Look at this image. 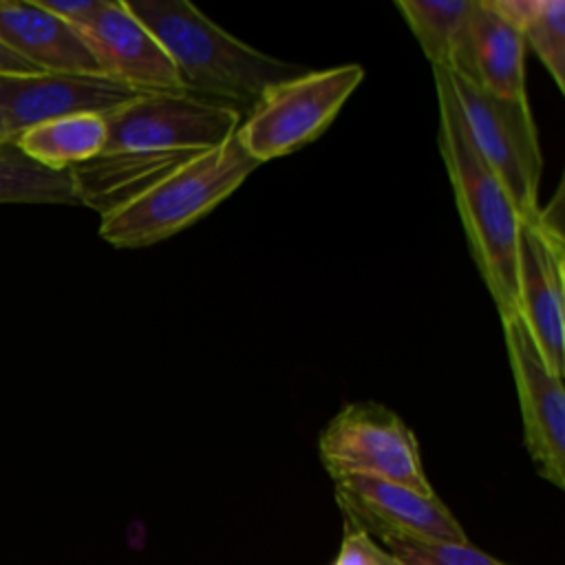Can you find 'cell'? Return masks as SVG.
Listing matches in <instances>:
<instances>
[{
  "label": "cell",
  "instance_id": "1",
  "mask_svg": "<svg viewBox=\"0 0 565 565\" xmlns=\"http://www.w3.org/2000/svg\"><path fill=\"white\" fill-rule=\"evenodd\" d=\"M439 104V154L452 183L472 260L501 322L519 316L516 245L521 218L501 181L479 154L444 68H433Z\"/></svg>",
  "mask_w": 565,
  "mask_h": 565
},
{
  "label": "cell",
  "instance_id": "2",
  "mask_svg": "<svg viewBox=\"0 0 565 565\" xmlns=\"http://www.w3.org/2000/svg\"><path fill=\"white\" fill-rule=\"evenodd\" d=\"M174 64L183 93L247 113L274 84L302 73L214 24L188 0H121Z\"/></svg>",
  "mask_w": 565,
  "mask_h": 565
},
{
  "label": "cell",
  "instance_id": "3",
  "mask_svg": "<svg viewBox=\"0 0 565 565\" xmlns=\"http://www.w3.org/2000/svg\"><path fill=\"white\" fill-rule=\"evenodd\" d=\"M260 163L232 135L192 157L132 203L102 216L99 236L115 247H148L212 212Z\"/></svg>",
  "mask_w": 565,
  "mask_h": 565
},
{
  "label": "cell",
  "instance_id": "4",
  "mask_svg": "<svg viewBox=\"0 0 565 565\" xmlns=\"http://www.w3.org/2000/svg\"><path fill=\"white\" fill-rule=\"evenodd\" d=\"M364 79L360 64L302 71L269 86L234 137L258 161L291 154L318 139Z\"/></svg>",
  "mask_w": 565,
  "mask_h": 565
},
{
  "label": "cell",
  "instance_id": "5",
  "mask_svg": "<svg viewBox=\"0 0 565 565\" xmlns=\"http://www.w3.org/2000/svg\"><path fill=\"white\" fill-rule=\"evenodd\" d=\"M448 73V71H446ZM472 141L501 181L521 221L539 214L543 154L527 99H503L448 73Z\"/></svg>",
  "mask_w": 565,
  "mask_h": 565
},
{
  "label": "cell",
  "instance_id": "6",
  "mask_svg": "<svg viewBox=\"0 0 565 565\" xmlns=\"http://www.w3.org/2000/svg\"><path fill=\"white\" fill-rule=\"evenodd\" d=\"M318 452L331 477L369 475L435 494L415 433L377 402L347 404L320 433Z\"/></svg>",
  "mask_w": 565,
  "mask_h": 565
},
{
  "label": "cell",
  "instance_id": "7",
  "mask_svg": "<svg viewBox=\"0 0 565 565\" xmlns=\"http://www.w3.org/2000/svg\"><path fill=\"white\" fill-rule=\"evenodd\" d=\"M243 115L188 93H141L104 117V152L196 150L225 143Z\"/></svg>",
  "mask_w": 565,
  "mask_h": 565
},
{
  "label": "cell",
  "instance_id": "8",
  "mask_svg": "<svg viewBox=\"0 0 565 565\" xmlns=\"http://www.w3.org/2000/svg\"><path fill=\"white\" fill-rule=\"evenodd\" d=\"M519 318L523 320L545 366L563 375V192L561 185L545 210L521 221L516 245Z\"/></svg>",
  "mask_w": 565,
  "mask_h": 565
},
{
  "label": "cell",
  "instance_id": "9",
  "mask_svg": "<svg viewBox=\"0 0 565 565\" xmlns=\"http://www.w3.org/2000/svg\"><path fill=\"white\" fill-rule=\"evenodd\" d=\"M508 360L523 417V441L539 475L565 488V393L563 375L552 373L539 355L523 320L503 322Z\"/></svg>",
  "mask_w": 565,
  "mask_h": 565
},
{
  "label": "cell",
  "instance_id": "10",
  "mask_svg": "<svg viewBox=\"0 0 565 565\" xmlns=\"http://www.w3.org/2000/svg\"><path fill=\"white\" fill-rule=\"evenodd\" d=\"M137 95L141 93L108 75L42 71L0 75V115L13 139L26 128L68 115L106 117Z\"/></svg>",
  "mask_w": 565,
  "mask_h": 565
},
{
  "label": "cell",
  "instance_id": "11",
  "mask_svg": "<svg viewBox=\"0 0 565 565\" xmlns=\"http://www.w3.org/2000/svg\"><path fill=\"white\" fill-rule=\"evenodd\" d=\"M77 33L104 75L137 93H183L181 77L163 46L121 0H106L104 9Z\"/></svg>",
  "mask_w": 565,
  "mask_h": 565
},
{
  "label": "cell",
  "instance_id": "12",
  "mask_svg": "<svg viewBox=\"0 0 565 565\" xmlns=\"http://www.w3.org/2000/svg\"><path fill=\"white\" fill-rule=\"evenodd\" d=\"M335 499L353 525L375 523L435 541L468 543L463 527L437 494H422L406 486L369 477H333Z\"/></svg>",
  "mask_w": 565,
  "mask_h": 565
},
{
  "label": "cell",
  "instance_id": "13",
  "mask_svg": "<svg viewBox=\"0 0 565 565\" xmlns=\"http://www.w3.org/2000/svg\"><path fill=\"white\" fill-rule=\"evenodd\" d=\"M196 150H126L102 152L95 159L71 168L79 205L102 216L132 203L161 179L188 163Z\"/></svg>",
  "mask_w": 565,
  "mask_h": 565
},
{
  "label": "cell",
  "instance_id": "14",
  "mask_svg": "<svg viewBox=\"0 0 565 565\" xmlns=\"http://www.w3.org/2000/svg\"><path fill=\"white\" fill-rule=\"evenodd\" d=\"M0 42L42 73L104 75L77 29L38 2L0 0Z\"/></svg>",
  "mask_w": 565,
  "mask_h": 565
},
{
  "label": "cell",
  "instance_id": "15",
  "mask_svg": "<svg viewBox=\"0 0 565 565\" xmlns=\"http://www.w3.org/2000/svg\"><path fill=\"white\" fill-rule=\"evenodd\" d=\"M475 0H397L395 9L419 42L433 68L477 84L470 13Z\"/></svg>",
  "mask_w": 565,
  "mask_h": 565
},
{
  "label": "cell",
  "instance_id": "16",
  "mask_svg": "<svg viewBox=\"0 0 565 565\" xmlns=\"http://www.w3.org/2000/svg\"><path fill=\"white\" fill-rule=\"evenodd\" d=\"M472 57L477 84L494 97L527 99L521 31L492 9L488 0H475L470 13Z\"/></svg>",
  "mask_w": 565,
  "mask_h": 565
},
{
  "label": "cell",
  "instance_id": "17",
  "mask_svg": "<svg viewBox=\"0 0 565 565\" xmlns=\"http://www.w3.org/2000/svg\"><path fill=\"white\" fill-rule=\"evenodd\" d=\"M13 143L49 170H71L104 152L106 121L93 113L68 115L22 130Z\"/></svg>",
  "mask_w": 565,
  "mask_h": 565
},
{
  "label": "cell",
  "instance_id": "18",
  "mask_svg": "<svg viewBox=\"0 0 565 565\" xmlns=\"http://www.w3.org/2000/svg\"><path fill=\"white\" fill-rule=\"evenodd\" d=\"M514 24L565 93V4L561 0H488Z\"/></svg>",
  "mask_w": 565,
  "mask_h": 565
},
{
  "label": "cell",
  "instance_id": "19",
  "mask_svg": "<svg viewBox=\"0 0 565 565\" xmlns=\"http://www.w3.org/2000/svg\"><path fill=\"white\" fill-rule=\"evenodd\" d=\"M0 203L79 205L71 170H49L24 157L13 141L0 143Z\"/></svg>",
  "mask_w": 565,
  "mask_h": 565
},
{
  "label": "cell",
  "instance_id": "20",
  "mask_svg": "<svg viewBox=\"0 0 565 565\" xmlns=\"http://www.w3.org/2000/svg\"><path fill=\"white\" fill-rule=\"evenodd\" d=\"M355 527L364 530L369 536L382 539L388 545L391 554L397 556L404 565H505L499 558L472 547L470 543L435 541L428 536L391 530L375 523H364Z\"/></svg>",
  "mask_w": 565,
  "mask_h": 565
},
{
  "label": "cell",
  "instance_id": "21",
  "mask_svg": "<svg viewBox=\"0 0 565 565\" xmlns=\"http://www.w3.org/2000/svg\"><path fill=\"white\" fill-rule=\"evenodd\" d=\"M333 565H404L397 556L382 550L364 530L347 523V534Z\"/></svg>",
  "mask_w": 565,
  "mask_h": 565
},
{
  "label": "cell",
  "instance_id": "22",
  "mask_svg": "<svg viewBox=\"0 0 565 565\" xmlns=\"http://www.w3.org/2000/svg\"><path fill=\"white\" fill-rule=\"evenodd\" d=\"M38 4L73 29H82L104 9L106 0H38Z\"/></svg>",
  "mask_w": 565,
  "mask_h": 565
},
{
  "label": "cell",
  "instance_id": "23",
  "mask_svg": "<svg viewBox=\"0 0 565 565\" xmlns=\"http://www.w3.org/2000/svg\"><path fill=\"white\" fill-rule=\"evenodd\" d=\"M20 73H40L33 64L13 53L4 42H0V75H20Z\"/></svg>",
  "mask_w": 565,
  "mask_h": 565
},
{
  "label": "cell",
  "instance_id": "24",
  "mask_svg": "<svg viewBox=\"0 0 565 565\" xmlns=\"http://www.w3.org/2000/svg\"><path fill=\"white\" fill-rule=\"evenodd\" d=\"M4 141H13V137H11L9 128H7V121L0 115V143H4Z\"/></svg>",
  "mask_w": 565,
  "mask_h": 565
}]
</instances>
